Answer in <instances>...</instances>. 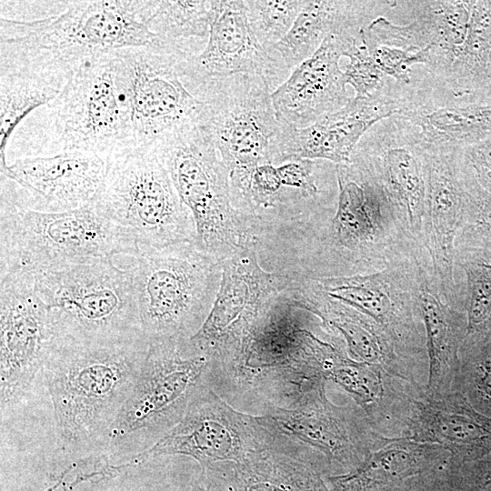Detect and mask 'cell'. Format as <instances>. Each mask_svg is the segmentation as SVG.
Wrapping results in <instances>:
<instances>
[{"label":"cell","mask_w":491,"mask_h":491,"mask_svg":"<svg viewBox=\"0 0 491 491\" xmlns=\"http://www.w3.org/2000/svg\"><path fill=\"white\" fill-rule=\"evenodd\" d=\"M148 347L144 333L117 338L58 334L40 374L61 451L77 460L95 455L139 376Z\"/></svg>","instance_id":"1"},{"label":"cell","mask_w":491,"mask_h":491,"mask_svg":"<svg viewBox=\"0 0 491 491\" xmlns=\"http://www.w3.org/2000/svg\"><path fill=\"white\" fill-rule=\"evenodd\" d=\"M0 61L70 76L86 59L148 46L157 36L142 15V1H74L57 15L31 21L1 16Z\"/></svg>","instance_id":"2"},{"label":"cell","mask_w":491,"mask_h":491,"mask_svg":"<svg viewBox=\"0 0 491 491\" xmlns=\"http://www.w3.org/2000/svg\"><path fill=\"white\" fill-rule=\"evenodd\" d=\"M211 368L190 338L150 340L139 376L93 456L111 462L134 444L140 451L150 447L179 423L203 388H213Z\"/></svg>","instance_id":"3"},{"label":"cell","mask_w":491,"mask_h":491,"mask_svg":"<svg viewBox=\"0 0 491 491\" xmlns=\"http://www.w3.org/2000/svg\"><path fill=\"white\" fill-rule=\"evenodd\" d=\"M135 236L94 204L63 212L1 205L0 273L37 274L134 255Z\"/></svg>","instance_id":"4"},{"label":"cell","mask_w":491,"mask_h":491,"mask_svg":"<svg viewBox=\"0 0 491 491\" xmlns=\"http://www.w3.org/2000/svg\"><path fill=\"white\" fill-rule=\"evenodd\" d=\"M126 256L141 328L148 340L193 336L215 300L221 263L194 242L138 245L136 252Z\"/></svg>","instance_id":"5"},{"label":"cell","mask_w":491,"mask_h":491,"mask_svg":"<svg viewBox=\"0 0 491 491\" xmlns=\"http://www.w3.org/2000/svg\"><path fill=\"white\" fill-rule=\"evenodd\" d=\"M154 146L192 215L198 248L221 263L253 241L255 219L235 205L229 171L198 121L170 134Z\"/></svg>","instance_id":"6"},{"label":"cell","mask_w":491,"mask_h":491,"mask_svg":"<svg viewBox=\"0 0 491 491\" xmlns=\"http://www.w3.org/2000/svg\"><path fill=\"white\" fill-rule=\"evenodd\" d=\"M253 240L221 261L212 309L191 341L211 360L215 389H238L252 336L272 300L288 286L285 276L264 271Z\"/></svg>","instance_id":"7"},{"label":"cell","mask_w":491,"mask_h":491,"mask_svg":"<svg viewBox=\"0 0 491 491\" xmlns=\"http://www.w3.org/2000/svg\"><path fill=\"white\" fill-rule=\"evenodd\" d=\"M93 204L131 232L140 246L195 243L192 215L154 145L134 146L108 157L105 179Z\"/></svg>","instance_id":"8"},{"label":"cell","mask_w":491,"mask_h":491,"mask_svg":"<svg viewBox=\"0 0 491 491\" xmlns=\"http://www.w3.org/2000/svg\"><path fill=\"white\" fill-rule=\"evenodd\" d=\"M126 266L107 257L35 276V290L58 334L83 338L142 334L135 280Z\"/></svg>","instance_id":"9"},{"label":"cell","mask_w":491,"mask_h":491,"mask_svg":"<svg viewBox=\"0 0 491 491\" xmlns=\"http://www.w3.org/2000/svg\"><path fill=\"white\" fill-rule=\"evenodd\" d=\"M194 54L158 37L148 46L114 52L116 85L135 146L154 145L199 120L204 102L183 79Z\"/></svg>","instance_id":"10"},{"label":"cell","mask_w":491,"mask_h":491,"mask_svg":"<svg viewBox=\"0 0 491 491\" xmlns=\"http://www.w3.org/2000/svg\"><path fill=\"white\" fill-rule=\"evenodd\" d=\"M326 380L314 378L286 407H269L260 423L326 476L358 468L385 437L355 404L337 406L326 396Z\"/></svg>","instance_id":"11"},{"label":"cell","mask_w":491,"mask_h":491,"mask_svg":"<svg viewBox=\"0 0 491 491\" xmlns=\"http://www.w3.org/2000/svg\"><path fill=\"white\" fill-rule=\"evenodd\" d=\"M272 90L258 75L237 74L208 82L193 94L204 102L198 122L212 138L240 193L258 165H274L281 120Z\"/></svg>","instance_id":"12"},{"label":"cell","mask_w":491,"mask_h":491,"mask_svg":"<svg viewBox=\"0 0 491 491\" xmlns=\"http://www.w3.org/2000/svg\"><path fill=\"white\" fill-rule=\"evenodd\" d=\"M432 276L424 251L414 248L389 261L382 269L350 276L313 279L328 297L376 322L400 354L427 374L428 360L419 293L424 278Z\"/></svg>","instance_id":"13"},{"label":"cell","mask_w":491,"mask_h":491,"mask_svg":"<svg viewBox=\"0 0 491 491\" xmlns=\"http://www.w3.org/2000/svg\"><path fill=\"white\" fill-rule=\"evenodd\" d=\"M268 449L282 447L259 417L239 412L206 386L169 432L145 450L121 457L118 465L125 472L153 457L179 455L195 459L202 470H208Z\"/></svg>","instance_id":"14"},{"label":"cell","mask_w":491,"mask_h":491,"mask_svg":"<svg viewBox=\"0 0 491 491\" xmlns=\"http://www.w3.org/2000/svg\"><path fill=\"white\" fill-rule=\"evenodd\" d=\"M48 106L61 152L108 158L135 146L116 85L114 52L84 61Z\"/></svg>","instance_id":"15"},{"label":"cell","mask_w":491,"mask_h":491,"mask_svg":"<svg viewBox=\"0 0 491 491\" xmlns=\"http://www.w3.org/2000/svg\"><path fill=\"white\" fill-rule=\"evenodd\" d=\"M338 195L328 235L334 251L362 273L382 269L420 248L407 234L381 185L358 163L336 165Z\"/></svg>","instance_id":"16"},{"label":"cell","mask_w":491,"mask_h":491,"mask_svg":"<svg viewBox=\"0 0 491 491\" xmlns=\"http://www.w3.org/2000/svg\"><path fill=\"white\" fill-rule=\"evenodd\" d=\"M58 331L51 311L26 274L0 275L1 413L32 388Z\"/></svg>","instance_id":"17"},{"label":"cell","mask_w":491,"mask_h":491,"mask_svg":"<svg viewBox=\"0 0 491 491\" xmlns=\"http://www.w3.org/2000/svg\"><path fill=\"white\" fill-rule=\"evenodd\" d=\"M426 148L410 125L396 114L375 124L350 159L381 185L406 231L423 250Z\"/></svg>","instance_id":"18"},{"label":"cell","mask_w":491,"mask_h":491,"mask_svg":"<svg viewBox=\"0 0 491 491\" xmlns=\"http://www.w3.org/2000/svg\"><path fill=\"white\" fill-rule=\"evenodd\" d=\"M425 172L423 247L437 293L446 303L462 310L455 279V255L471 169L463 147L429 146L425 152Z\"/></svg>","instance_id":"19"},{"label":"cell","mask_w":491,"mask_h":491,"mask_svg":"<svg viewBox=\"0 0 491 491\" xmlns=\"http://www.w3.org/2000/svg\"><path fill=\"white\" fill-rule=\"evenodd\" d=\"M401 87L385 76L370 95L355 97L341 109L312 125L297 128L282 117L274 165L300 159H321L335 165L348 164L363 135L377 122L398 114Z\"/></svg>","instance_id":"20"},{"label":"cell","mask_w":491,"mask_h":491,"mask_svg":"<svg viewBox=\"0 0 491 491\" xmlns=\"http://www.w3.org/2000/svg\"><path fill=\"white\" fill-rule=\"evenodd\" d=\"M401 85L398 113L426 146L465 147L491 133V102L457 94L423 65Z\"/></svg>","instance_id":"21"},{"label":"cell","mask_w":491,"mask_h":491,"mask_svg":"<svg viewBox=\"0 0 491 491\" xmlns=\"http://www.w3.org/2000/svg\"><path fill=\"white\" fill-rule=\"evenodd\" d=\"M212 20L203 49L188 59L184 81L197 87L237 74L263 76L272 92L291 74L258 42L246 15L245 1H210Z\"/></svg>","instance_id":"22"},{"label":"cell","mask_w":491,"mask_h":491,"mask_svg":"<svg viewBox=\"0 0 491 491\" xmlns=\"http://www.w3.org/2000/svg\"><path fill=\"white\" fill-rule=\"evenodd\" d=\"M106 169L107 158L80 151L18 158L2 175L25 190L26 196L1 205L41 212L92 205L103 187Z\"/></svg>","instance_id":"23"},{"label":"cell","mask_w":491,"mask_h":491,"mask_svg":"<svg viewBox=\"0 0 491 491\" xmlns=\"http://www.w3.org/2000/svg\"><path fill=\"white\" fill-rule=\"evenodd\" d=\"M359 44L357 39L328 35L319 48L271 93L277 115L303 128L346 106L353 96L347 92L339 61Z\"/></svg>","instance_id":"24"},{"label":"cell","mask_w":491,"mask_h":491,"mask_svg":"<svg viewBox=\"0 0 491 491\" xmlns=\"http://www.w3.org/2000/svg\"><path fill=\"white\" fill-rule=\"evenodd\" d=\"M406 437L439 445L463 464L491 455V417L480 413L458 391L416 399Z\"/></svg>","instance_id":"25"},{"label":"cell","mask_w":491,"mask_h":491,"mask_svg":"<svg viewBox=\"0 0 491 491\" xmlns=\"http://www.w3.org/2000/svg\"><path fill=\"white\" fill-rule=\"evenodd\" d=\"M303 288L294 296L296 304L320 319L327 331L339 335L351 358L381 366L394 376L426 386L427 375L400 354L393 340L376 322L328 297L313 281Z\"/></svg>","instance_id":"26"},{"label":"cell","mask_w":491,"mask_h":491,"mask_svg":"<svg viewBox=\"0 0 491 491\" xmlns=\"http://www.w3.org/2000/svg\"><path fill=\"white\" fill-rule=\"evenodd\" d=\"M451 458L443 446L407 437H385L356 470L326 476L331 491H416Z\"/></svg>","instance_id":"27"},{"label":"cell","mask_w":491,"mask_h":491,"mask_svg":"<svg viewBox=\"0 0 491 491\" xmlns=\"http://www.w3.org/2000/svg\"><path fill=\"white\" fill-rule=\"evenodd\" d=\"M394 1H307L286 35L266 50L291 73L330 35L361 40L362 31L389 14Z\"/></svg>","instance_id":"28"},{"label":"cell","mask_w":491,"mask_h":491,"mask_svg":"<svg viewBox=\"0 0 491 491\" xmlns=\"http://www.w3.org/2000/svg\"><path fill=\"white\" fill-rule=\"evenodd\" d=\"M419 303L428 360L426 393L440 396L456 391L466 316L441 298L431 276L421 284Z\"/></svg>","instance_id":"29"},{"label":"cell","mask_w":491,"mask_h":491,"mask_svg":"<svg viewBox=\"0 0 491 491\" xmlns=\"http://www.w3.org/2000/svg\"><path fill=\"white\" fill-rule=\"evenodd\" d=\"M226 491H331L326 476L306 461L268 449L212 469Z\"/></svg>","instance_id":"30"},{"label":"cell","mask_w":491,"mask_h":491,"mask_svg":"<svg viewBox=\"0 0 491 491\" xmlns=\"http://www.w3.org/2000/svg\"><path fill=\"white\" fill-rule=\"evenodd\" d=\"M0 170L5 173L6 145L19 123L33 110L49 105L70 76L14 63H0Z\"/></svg>","instance_id":"31"},{"label":"cell","mask_w":491,"mask_h":491,"mask_svg":"<svg viewBox=\"0 0 491 491\" xmlns=\"http://www.w3.org/2000/svg\"><path fill=\"white\" fill-rule=\"evenodd\" d=\"M149 29L162 40L197 54L193 41L208 38L212 11L210 1H144Z\"/></svg>","instance_id":"32"},{"label":"cell","mask_w":491,"mask_h":491,"mask_svg":"<svg viewBox=\"0 0 491 491\" xmlns=\"http://www.w3.org/2000/svg\"><path fill=\"white\" fill-rule=\"evenodd\" d=\"M491 49V1H472L466 42L444 81L457 94L477 95Z\"/></svg>","instance_id":"33"},{"label":"cell","mask_w":491,"mask_h":491,"mask_svg":"<svg viewBox=\"0 0 491 491\" xmlns=\"http://www.w3.org/2000/svg\"><path fill=\"white\" fill-rule=\"evenodd\" d=\"M455 265L466 275V292L464 312L466 335L491 330V250L474 246L456 245Z\"/></svg>","instance_id":"34"},{"label":"cell","mask_w":491,"mask_h":491,"mask_svg":"<svg viewBox=\"0 0 491 491\" xmlns=\"http://www.w3.org/2000/svg\"><path fill=\"white\" fill-rule=\"evenodd\" d=\"M306 2L302 0L245 1L251 29L266 50L276 45L286 35Z\"/></svg>","instance_id":"35"},{"label":"cell","mask_w":491,"mask_h":491,"mask_svg":"<svg viewBox=\"0 0 491 491\" xmlns=\"http://www.w3.org/2000/svg\"><path fill=\"white\" fill-rule=\"evenodd\" d=\"M456 245L491 250V193L478 184L472 172L466 180L464 220Z\"/></svg>","instance_id":"36"},{"label":"cell","mask_w":491,"mask_h":491,"mask_svg":"<svg viewBox=\"0 0 491 491\" xmlns=\"http://www.w3.org/2000/svg\"><path fill=\"white\" fill-rule=\"evenodd\" d=\"M382 73L397 83L407 84L415 66H427L430 49L417 52L382 45L369 44L361 39Z\"/></svg>","instance_id":"37"},{"label":"cell","mask_w":491,"mask_h":491,"mask_svg":"<svg viewBox=\"0 0 491 491\" xmlns=\"http://www.w3.org/2000/svg\"><path fill=\"white\" fill-rule=\"evenodd\" d=\"M349 61L344 70L347 85H352L355 97H365L375 93L385 75L367 52L365 45H356L347 55Z\"/></svg>","instance_id":"38"},{"label":"cell","mask_w":491,"mask_h":491,"mask_svg":"<svg viewBox=\"0 0 491 491\" xmlns=\"http://www.w3.org/2000/svg\"><path fill=\"white\" fill-rule=\"evenodd\" d=\"M326 162L300 159L276 166L282 185L301 191L316 200H325V192L318 184L317 175Z\"/></svg>","instance_id":"39"},{"label":"cell","mask_w":491,"mask_h":491,"mask_svg":"<svg viewBox=\"0 0 491 491\" xmlns=\"http://www.w3.org/2000/svg\"><path fill=\"white\" fill-rule=\"evenodd\" d=\"M463 154L476 180L491 193V133L463 147Z\"/></svg>","instance_id":"40"},{"label":"cell","mask_w":491,"mask_h":491,"mask_svg":"<svg viewBox=\"0 0 491 491\" xmlns=\"http://www.w3.org/2000/svg\"><path fill=\"white\" fill-rule=\"evenodd\" d=\"M416 491H470L458 467L451 463Z\"/></svg>","instance_id":"41"},{"label":"cell","mask_w":491,"mask_h":491,"mask_svg":"<svg viewBox=\"0 0 491 491\" xmlns=\"http://www.w3.org/2000/svg\"><path fill=\"white\" fill-rule=\"evenodd\" d=\"M191 491H221L215 476L208 471L202 470L199 478L194 484Z\"/></svg>","instance_id":"42"},{"label":"cell","mask_w":491,"mask_h":491,"mask_svg":"<svg viewBox=\"0 0 491 491\" xmlns=\"http://www.w3.org/2000/svg\"><path fill=\"white\" fill-rule=\"evenodd\" d=\"M477 95L482 99L491 102V49L487 56L486 68Z\"/></svg>","instance_id":"43"}]
</instances>
